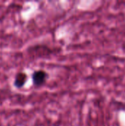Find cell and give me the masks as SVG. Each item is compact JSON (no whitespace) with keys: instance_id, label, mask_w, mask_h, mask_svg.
<instances>
[{"instance_id":"cell-1","label":"cell","mask_w":125,"mask_h":126,"mask_svg":"<svg viewBox=\"0 0 125 126\" xmlns=\"http://www.w3.org/2000/svg\"><path fill=\"white\" fill-rule=\"evenodd\" d=\"M32 77L33 84L35 86H41L45 83L47 78V74L43 70H38L33 72Z\"/></svg>"},{"instance_id":"cell-2","label":"cell","mask_w":125,"mask_h":126,"mask_svg":"<svg viewBox=\"0 0 125 126\" xmlns=\"http://www.w3.org/2000/svg\"><path fill=\"white\" fill-rule=\"evenodd\" d=\"M27 79V76L24 72H18L15 77L14 86L17 89L22 88L25 85Z\"/></svg>"}]
</instances>
